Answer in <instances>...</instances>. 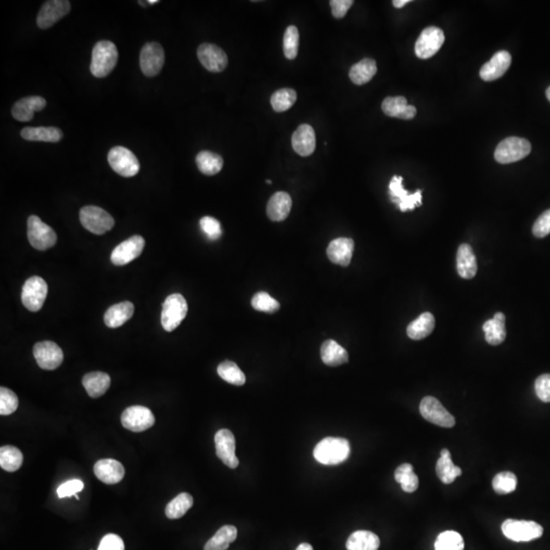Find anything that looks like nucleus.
<instances>
[{
	"label": "nucleus",
	"instance_id": "nucleus-15",
	"mask_svg": "<svg viewBox=\"0 0 550 550\" xmlns=\"http://www.w3.org/2000/svg\"><path fill=\"white\" fill-rule=\"evenodd\" d=\"M389 196L392 201L398 205L401 212L414 210L422 205V193L418 190L416 193L408 194L403 188V177L394 175L389 182Z\"/></svg>",
	"mask_w": 550,
	"mask_h": 550
},
{
	"label": "nucleus",
	"instance_id": "nucleus-19",
	"mask_svg": "<svg viewBox=\"0 0 550 550\" xmlns=\"http://www.w3.org/2000/svg\"><path fill=\"white\" fill-rule=\"evenodd\" d=\"M198 58L203 67L212 73H220L227 67V54L218 45L204 43L198 47Z\"/></svg>",
	"mask_w": 550,
	"mask_h": 550
},
{
	"label": "nucleus",
	"instance_id": "nucleus-57",
	"mask_svg": "<svg viewBox=\"0 0 550 550\" xmlns=\"http://www.w3.org/2000/svg\"><path fill=\"white\" fill-rule=\"evenodd\" d=\"M158 2H159L158 0H149V1H148V4H158Z\"/></svg>",
	"mask_w": 550,
	"mask_h": 550
},
{
	"label": "nucleus",
	"instance_id": "nucleus-56",
	"mask_svg": "<svg viewBox=\"0 0 550 550\" xmlns=\"http://www.w3.org/2000/svg\"><path fill=\"white\" fill-rule=\"evenodd\" d=\"M296 550H313V547L309 543H301Z\"/></svg>",
	"mask_w": 550,
	"mask_h": 550
},
{
	"label": "nucleus",
	"instance_id": "nucleus-12",
	"mask_svg": "<svg viewBox=\"0 0 550 550\" xmlns=\"http://www.w3.org/2000/svg\"><path fill=\"white\" fill-rule=\"evenodd\" d=\"M123 426L133 432H143L155 424V417L149 408L143 406H132L125 408L120 418Z\"/></svg>",
	"mask_w": 550,
	"mask_h": 550
},
{
	"label": "nucleus",
	"instance_id": "nucleus-26",
	"mask_svg": "<svg viewBox=\"0 0 550 550\" xmlns=\"http://www.w3.org/2000/svg\"><path fill=\"white\" fill-rule=\"evenodd\" d=\"M456 269L458 275L465 280H471L477 273V260L473 249L468 244H462L456 254Z\"/></svg>",
	"mask_w": 550,
	"mask_h": 550
},
{
	"label": "nucleus",
	"instance_id": "nucleus-44",
	"mask_svg": "<svg viewBox=\"0 0 550 550\" xmlns=\"http://www.w3.org/2000/svg\"><path fill=\"white\" fill-rule=\"evenodd\" d=\"M462 535L456 531L442 532L435 541V550H464Z\"/></svg>",
	"mask_w": 550,
	"mask_h": 550
},
{
	"label": "nucleus",
	"instance_id": "nucleus-36",
	"mask_svg": "<svg viewBox=\"0 0 550 550\" xmlns=\"http://www.w3.org/2000/svg\"><path fill=\"white\" fill-rule=\"evenodd\" d=\"M376 73H377L376 61L371 58H364L351 68L350 79L355 85H364L371 81Z\"/></svg>",
	"mask_w": 550,
	"mask_h": 550
},
{
	"label": "nucleus",
	"instance_id": "nucleus-5",
	"mask_svg": "<svg viewBox=\"0 0 550 550\" xmlns=\"http://www.w3.org/2000/svg\"><path fill=\"white\" fill-rule=\"evenodd\" d=\"M501 531L508 539L515 542H528L542 536L543 528L533 521L508 519L504 522Z\"/></svg>",
	"mask_w": 550,
	"mask_h": 550
},
{
	"label": "nucleus",
	"instance_id": "nucleus-7",
	"mask_svg": "<svg viewBox=\"0 0 550 550\" xmlns=\"http://www.w3.org/2000/svg\"><path fill=\"white\" fill-rule=\"evenodd\" d=\"M107 159L111 168L122 177H135L140 170V163L134 153L122 146L113 148Z\"/></svg>",
	"mask_w": 550,
	"mask_h": 550
},
{
	"label": "nucleus",
	"instance_id": "nucleus-33",
	"mask_svg": "<svg viewBox=\"0 0 550 550\" xmlns=\"http://www.w3.org/2000/svg\"><path fill=\"white\" fill-rule=\"evenodd\" d=\"M320 354L321 359L327 366H339L349 361L348 351L333 339H328L323 342Z\"/></svg>",
	"mask_w": 550,
	"mask_h": 550
},
{
	"label": "nucleus",
	"instance_id": "nucleus-41",
	"mask_svg": "<svg viewBox=\"0 0 550 550\" xmlns=\"http://www.w3.org/2000/svg\"><path fill=\"white\" fill-rule=\"evenodd\" d=\"M394 479L396 482L401 484L404 492L408 494L416 492L419 486V479L415 474L414 468L411 464H403L399 465L394 472Z\"/></svg>",
	"mask_w": 550,
	"mask_h": 550
},
{
	"label": "nucleus",
	"instance_id": "nucleus-51",
	"mask_svg": "<svg viewBox=\"0 0 550 550\" xmlns=\"http://www.w3.org/2000/svg\"><path fill=\"white\" fill-rule=\"evenodd\" d=\"M534 236L536 237H545L550 234V209L543 212L534 223L532 228Z\"/></svg>",
	"mask_w": 550,
	"mask_h": 550
},
{
	"label": "nucleus",
	"instance_id": "nucleus-25",
	"mask_svg": "<svg viewBox=\"0 0 550 550\" xmlns=\"http://www.w3.org/2000/svg\"><path fill=\"white\" fill-rule=\"evenodd\" d=\"M381 108L387 116L401 120H412L417 114L416 107L408 105L407 99L403 96L385 98Z\"/></svg>",
	"mask_w": 550,
	"mask_h": 550
},
{
	"label": "nucleus",
	"instance_id": "nucleus-45",
	"mask_svg": "<svg viewBox=\"0 0 550 550\" xmlns=\"http://www.w3.org/2000/svg\"><path fill=\"white\" fill-rule=\"evenodd\" d=\"M517 483V476L512 472H501L492 480V487L497 494H508L515 492Z\"/></svg>",
	"mask_w": 550,
	"mask_h": 550
},
{
	"label": "nucleus",
	"instance_id": "nucleus-28",
	"mask_svg": "<svg viewBox=\"0 0 550 550\" xmlns=\"http://www.w3.org/2000/svg\"><path fill=\"white\" fill-rule=\"evenodd\" d=\"M83 387L87 394L93 399L100 398L111 387V376L104 372H90L83 377Z\"/></svg>",
	"mask_w": 550,
	"mask_h": 550
},
{
	"label": "nucleus",
	"instance_id": "nucleus-42",
	"mask_svg": "<svg viewBox=\"0 0 550 550\" xmlns=\"http://www.w3.org/2000/svg\"><path fill=\"white\" fill-rule=\"evenodd\" d=\"M218 373L223 380L230 385H237V387L245 385V374L239 368L236 363L232 362V361H225V362L220 363L218 368Z\"/></svg>",
	"mask_w": 550,
	"mask_h": 550
},
{
	"label": "nucleus",
	"instance_id": "nucleus-43",
	"mask_svg": "<svg viewBox=\"0 0 550 550\" xmlns=\"http://www.w3.org/2000/svg\"><path fill=\"white\" fill-rule=\"evenodd\" d=\"M296 101V92L294 89L284 88L276 91L271 96V106L276 113L289 111Z\"/></svg>",
	"mask_w": 550,
	"mask_h": 550
},
{
	"label": "nucleus",
	"instance_id": "nucleus-53",
	"mask_svg": "<svg viewBox=\"0 0 550 550\" xmlns=\"http://www.w3.org/2000/svg\"><path fill=\"white\" fill-rule=\"evenodd\" d=\"M97 550H125V543L115 534H107L101 541Z\"/></svg>",
	"mask_w": 550,
	"mask_h": 550
},
{
	"label": "nucleus",
	"instance_id": "nucleus-22",
	"mask_svg": "<svg viewBox=\"0 0 550 550\" xmlns=\"http://www.w3.org/2000/svg\"><path fill=\"white\" fill-rule=\"evenodd\" d=\"M46 106V100L40 96H30L15 102L11 108V114L19 122L32 120L36 111H41Z\"/></svg>",
	"mask_w": 550,
	"mask_h": 550
},
{
	"label": "nucleus",
	"instance_id": "nucleus-37",
	"mask_svg": "<svg viewBox=\"0 0 550 550\" xmlns=\"http://www.w3.org/2000/svg\"><path fill=\"white\" fill-rule=\"evenodd\" d=\"M237 530L232 525L221 527L211 539L207 541L204 550H227L230 543L237 539Z\"/></svg>",
	"mask_w": 550,
	"mask_h": 550
},
{
	"label": "nucleus",
	"instance_id": "nucleus-17",
	"mask_svg": "<svg viewBox=\"0 0 550 550\" xmlns=\"http://www.w3.org/2000/svg\"><path fill=\"white\" fill-rule=\"evenodd\" d=\"M144 247H145V239L143 237H131L120 243L118 247L114 248L111 253V262L116 266L129 264L142 254Z\"/></svg>",
	"mask_w": 550,
	"mask_h": 550
},
{
	"label": "nucleus",
	"instance_id": "nucleus-30",
	"mask_svg": "<svg viewBox=\"0 0 550 550\" xmlns=\"http://www.w3.org/2000/svg\"><path fill=\"white\" fill-rule=\"evenodd\" d=\"M506 316L501 312L494 315V318L486 321L483 325L485 339L492 346H499L506 339Z\"/></svg>",
	"mask_w": 550,
	"mask_h": 550
},
{
	"label": "nucleus",
	"instance_id": "nucleus-35",
	"mask_svg": "<svg viewBox=\"0 0 550 550\" xmlns=\"http://www.w3.org/2000/svg\"><path fill=\"white\" fill-rule=\"evenodd\" d=\"M437 474L438 478L444 484L453 483L456 477L462 475L461 468L454 465L451 453L447 449H442L440 453V458L437 464Z\"/></svg>",
	"mask_w": 550,
	"mask_h": 550
},
{
	"label": "nucleus",
	"instance_id": "nucleus-32",
	"mask_svg": "<svg viewBox=\"0 0 550 550\" xmlns=\"http://www.w3.org/2000/svg\"><path fill=\"white\" fill-rule=\"evenodd\" d=\"M380 546V537L370 531L354 532L346 541V549L348 550H378Z\"/></svg>",
	"mask_w": 550,
	"mask_h": 550
},
{
	"label": "nucleus",
	"instance_id": "nucleus-38",
	"mask_svg": "<svg viewBox=\"0 0 550 550\" xmlns=\"http://www.w3.org/2000/svg\"><path fill=\"white\" fill-rule=\"evenodd\" d=\"M196 163L203 175H214L223 170V159L216 153L201 151L196 157Z\"/></svg>",
	"mask_w": 550,
	"mask_h": 550
},
{
	"label": "nucleus",
	"instance_id": "nucleus-11",
	"mask_svg": "<svg viewBox=\"0 0 550 550\" xmlns=\"http://www.w3.org/2000/svg\"><path fill=\"white\" fill-rule=\"evenodd\" d=\"M444 31L437 27H428L420 34L415 44V54L421 59H428L435 56L444 45Z\"/></svg>",
	"mask_w": 550,
	"mask_h": 550
},
{
	"label": "nucleus",
	"instance_id": "nucleus-52",
	"mask_svg": "<svg viewBox=\"0 0 550 550\" xmlns=\"http://www.w3.org/2000/svg\"><path fill=\"white\" fill-rule=\"evenodd\" d=\"M535 392L538 398L544 403L550 401V374H543L536 380Z\"/></svg>",
	"mask_w": 550,
	"mask_h": 550
},
{
	"label": "nucleus",
	"instance_id": "nucleus-47",
	"mask_svg": "<svg viewBox=\"0 0 550 550\" xmlns=\"http://www.w3.org/2000/svg\"><path fill=\"white\" fill-rule=\"evenodd\" d=\"M299 42H300L299 30L296 26L287 27L284 36V52L287 59L293 61L298 56Z\"/></svg>",
	"mask_w": 550,
	"mask_h": 550
},
{
	"label": "nucleus",
	"instance_id": "nucleus-50",
	"mask_svg": "<svg viewBox=\"0 0 550 550\" xmlns=\"http://www.w3.org/2000/svg\"><path fill=\"white\" fill-rule=\"evenodd\" d=\"M84 489V483L79 479H73V480L67 481V482L61 484L58 488H57V495L59 499H65V497H70L73 495H77L79 492H81Z\"/></svg>",
	"mask_w": 550,
	"mask_h": 550
},
{
	"label": "nucleus",
	"instance_id": "nucleus-31",
	"mask_svg": "<svg viewBox=\"0 0 550 550\" xmlns=\"http://www.w3.org/2000/svg\"><path fill=\"white\" fill-rule=\"evenodd\" d=\"M20 136L28 141L57 143L63 139V134L61 130L54 127H29L20 132Z\"/></svg>",
	"mask_w": 550,
	"mask_h": 550
},
{
	"label": "nucleus",
	"instance_id": "nucleus-46",
	"mask_svg": "<svg viewBox=\"0 0 550 550\" xmlns=\"http://www.w3.org/2000/svg\"><path fill=\"white\" fill-rule=\"evenodd\" d=\"M252 306L257 311L270 314L275 313L280 308V303L265 292H260L253 296Z\"/></svg>",
	"mask_w": 550,
	"mask_h": 550
},
{
	"label": "nucleus",
	"instance_id": "nucleus-20",
	"mask_svg": "<svg viewBox=\"0 0 550 550\" xmlns=\"http://www.w3.org/2000/svg\"><path fill=\"white\" fill-rule=\"evenodd\" d=\"M512 56L508 51L496 52L489 61L485 63L480 70V77L486 82L495 81L506 74L511 67Z\"/></svg>",
	"mask_w": 550,
	"mask_h": 550
},
{
	"label": "nucleus",
	"instance_id": "nucleus-4",
	"mask_svg": "<svg viewBox=\"0 0 550 550\" xmlns=\"http://www.w3.org/2000/svg\"><path fill=\"white\" fill-rule=\"evenodd\" d=\"M531 149V144L526 139L508 137L497 146L494 152V158L499 163H513L528 156Z\"/></svg>",
	"mask_w": 550,
	"mask_h": 550
},
{
	"label": "nucleus",
	"instance_id": "nucleus-2",
	"mask_svg": "<svg viewBox=\"0 0 550 550\" xmlns=\"http://www.w3.org/2000/svg\"><path fill=\"white\" fill-rule=\"evenodd\" d=\"M118 52L111 41H99L92 51L90 70L96 77L108 76L118 63Z\"/></svg>",
	"mask_w": 550,
	"mask_h": 550
},
{
	"label": "nucleus",
	"instance_id": "nucleus-40",
	"mask_svg": "<svg viewBox=\"0 0 550 550\" xmlns=\"http://www.w3.org/2000/svg\"><path fill=\"white\" fill-rule=\"evenodd\" d=\"M23 454L18 447L2 446L0 449V467L6 472H15L22 467Z\"/></svg>",
	"mask_w": 550,
	"mask_h": 550
},
{
	"label": "nucleus",
	"instance_id": "nucleus-58",
	"mask_svg": "<svg viewBox=\"0 0 550 550\" xmlns=\"http://www.w3.org/2000/svg\"><path fill=\"white\" fill-rule=\"evenodd\" d=\"M546 97L550 101V87H549V89L546 90Z\"/></svg>",
	"mask_w": 550,
	"mask_h": 550
},
{
	"label": "nucleus",
	"instance_id": "nucleus-23",
	"mask_svg": "<svg viewBox=\"0 0 550 550\" xmlns=\"http://www.w3.org/2000/svg\"><path fill=\"white\" fill-rule=\"evenodd\" d=\"M355 244L348 237H339L330 242L327 248V257L332 263L341 266H349L353 257Z\"/></svg>",
	"mask_w": 550,
	"mask_h": 550
},
{
	"label": "nucleus",
	"instance_id": "nucleus-13",
	"mask_svg": "<svg viewBox=\"0 0 550 550\" xmlns=\"http://www.w3.org/2000/svg\"><path fill=\"white\" fill-rule=\"evenodd\" d=\"M165 54L159 43L149 42L144 45L140 54L141 70L146 77H155L163 68Z\"/></svg>",
	"mask_w": 550,
	"mask_h": 550
},
{
	"label": "nucleus",
	"instance_id": "nucleus-54",
	"mask_svg": "<svg viewBox=\"0 0 550 550\" xmlns=\"http://www.w3.org/2000/svg\"><path fill=\"white\" fill-rule=\"evenodd\" d=\"M353 4V0H332L330 6H332L333 17L342 19L346 15Z\"/></svg>",
	"mask_w": 550,
	"mask_h": 550
},
{
	"label": "nucleus",
	"instance_id": "nucleus-16",
	"mask_svg": "<svg viewBox=\"0 0 550 550\" xmlns=\"http://www.w3.org/2000/svg\"><path fill=\"white\" fill-rule=\"evenodd\" d=\"M214 442H215L216 456H218L219 460L230 469H236L239 462L236 456V439L232 431L228 429H221L216 432Z\"/></svg>",
	"mask_w": 550,
	"mask_h": 550
},
{
	"label": "nucleus",
	"instance_id": "nucleus-55",
	"mask_svg": "<svg viewBox=\"0 0 550 550\" xmlns=\"http://www.w3.org/2000/svg\"><path fill=\"white\" fill-rule=\"evenodd\" d=\"M408 2H411V0H394V1H392V4H394V8H401Z\"/></svg>",
	"mask_w": 550,
	"mask_h": 550
},
{
	"label": "nucleus",
	"instance_id": "nucleus-9",
	"mask_svg": "<svg viewBox=\"0 0 550 550\" xmlns=\"http://www.w3.org/2000/svg\"><path fill=\"white\" fill-rule=\"evenodd\" d=\"M48 293L46 282L40 276L26 280L22 291V302L31 312H37L44 305Z\"/></svg>",
	"mask_w": 550,
	"mask_h": 550
},
{
	"label": "nucleus",
	"instance_id": "nucleus-24",
	"mask_svg": "<svg viewBox=\"0 0 550 550\" xmlns=\"http://www.w3.org/2000/svg\"><path fill=\"white\" fill-rule=\"evenodd\" d=\"M292 146L301 156H310L316 148V136L310 125H301L292 137Z\"/></svg>",
	"mask_w": 550,
	"mask_h": 550
},
{
	"label": "nucleus",
	"instance_id": "nucleus-6",
	"mask_svg": "<svg viewBox=\"0 0 550 550\" xmlns=\"http://www.w3.org/2000/svg\"><path fill=\"white\" fill-rule=\"evenodd\" d=\"M80 221L87 230L95 235H104L114 225L113 216L97 206L83 207L80 211Z\"/></svg>",
	"mask_w": 550,
	"mask_h": 550
},
{
	"label": "nucleus",
	"instance_id": "nucleus-48",
	"mask_svg": "<svg viewBox=\"0 0 550 550\" xmlns=\"http://www.w3.org/2000/svg\"><path fill=\"white\" fill-rule=\"evenodd\" d=\"M19 407V399L13 390L1 387L0 389V415L8 416L17 411Z\"/></svg>",
	"mask_w": 550,
	"mask_h": 550
},
{
	"label": "nucleus",
	"instance_id": "nucleus-49",
	"mask_svg": "<svg viewBox=\"0 0 550 550\" xmlns=\"http://www.w3.org/2000/svg\"><path fill=\"white\" fill-rule=\"evenodd\" d=\"M200 227L211 241H216L223 235L220 223L211 216H204L200 220Z\"/></svg>",
	"mask_w": 550,
	"mask_h": 550
},
{
	"label": "nucleus",
	"instance_id": "nucleus-1",
	"mask_svg": "<svg viewBox=\"0 0 550 550\" xmlns=\"http://www.w3.org/2000/svg\"><path fill=\"white\" fill-rule=\"evenodd\" d=\"M350 442L344 438L326 437L315 446V460L325 465L342 464L350 456Z\"/></svg>",
	"mask_w": 550,
	"mask_h": 550
},
{
	"label": "nucleus",
	"instance_id": "nucleus-8",
	"mask_svg": "<svg viewBox=\"0 0 550 550\" xmlns=\"http://www.w3.org/2000/svg\"><path fill=\"white\" fill-rule=\"evenodd\" d=\"M28 239L32 247L45 251L56 245L57 236L38 216L31 215L28 218Z\"/></svg>",
	"mask_w": 550,
	"mask_h": 550
},
{
	"label": "nucleus",
	"instance_id": "nucleus-27",
	"mask_svg": "<svg viewBox=\"0 0 550 550\" xmlns=\"http://www.w3.org/2000/svg\"><path fill=\"white\" fill-rule=\"evenodd\" d=\"M291 196L285 192H277L268 201L267 204V215L273 221H282L289 216L291 212Z\"/></svg>",
	"mask_w": 550,
	"mask_h": 550
},
{
	"label": "nucleus",
	"instance_id": "nucleus-39",
	"mask_svg": "<svg viewBox=\"0 0 550 550\" xmlns=\"http://www.w3.org/2000/svg\"><path fill=\"white\" fill-rule=\"evenodd\" d=\"M194 499L191 494L182 492L175 496L165 508V515L168 519L177 520L184 517L193 506Z\"/></svg>",
	"mask_w": 550,
	"mask_h": 550
},
{
	"label": "nucleus",
	"instance_id": "nucleus-14",
	"mask_svg": "<svg viewBox=\"0 0 550 550\" xmlns=\"http://www.w3.org/2000/svg\"><path fill=\"white\" fill-rule=\"evenodd\" d=\"M33 354L39 367L44 370H56L63 361V350L54 342H37L34 346Z\"/></svg>",
	"mask_w": 550,
	"mask_h": 550
},
{
	"label": "nucleus",
	"instance_id": "nucleus-3",
	"mask_svg": "<svg viewBox=\"0 0 550 550\" xmlns=\"http://www.w3.org/2000/svg\"><path fill=\"white\" fill-rule=\"evenodd\" d=\"M188 313V304L186 299L180 294L168 296L162 305L161 324L164 330L173 332Z\"/></svg>",
	"mask_w": 550,
	"mask_h": 550
},
{
	"label": "nucleus",
	"instance_id": "nucleus-21",
	"mask_svg": "<svg viewBox=\"0 0 550 550\" xmlns=\"http://www.w3.org/2000/svg\"><path fill=\"white\" fill-rule=\"evenodd\" d=\"M124 465L113 458H104L94 465V474L101 482L116 484L120 482L125 477Z\"/></svg>",
	"mask_w": 550,
	"mask_h": 550
},
{
	"label": "nucleus",
	"instance_id": "nucleus-34",
	"mask_svg": "<svg viewBox=\"0 0 550 550\" xmlns=\"http://www.w3.org/2000/svg\"><path fill=\"white\" fill-rule=\"evenodd\" d=\"M435 327V318L429 312L420 315L416 320L413 321L408 326L407 333L410 339L414 341L425 339Z\"/></svg>",
	"mask_w": 550,
	"mask_h": 550
},
{
	"label": "nucleus",
	"instance_id": "nucleus-29",
	"mask_svg": "<svg viewBox=\"0 0 550 550\" xmlns=\"http://www.w3.org/2000/svg\"><path fill=\"white\" fill-rule=\"evenodd\" d=\"M134 304L123 302L111 306L104 315V323L108 327L116 328L124 325L134 315Z\"/></svg>",
	"mask_w": 550,
	"mask_h": 550
},
{
	"label": "nucleus",
	"instance_id": "nucleus-18",
	"mask_svg": "<svg viewBox=\"0 0 550 550\" xmlns=\"http://www.w3.org/2000/svg\"><path fill=\"white\" fill-rule=\"evenodd\" d=\"M70 11V1L50 0L45 2L39 11L37 25L40 29H48L68 15Z\"/></svg>",
	"mask_w": 550,
	"mask_h": 550
},
{
	"label": "nucleus",
	"instance_id": "nucleus-10",
	"mask_svg": "<svg viewBox=\"0 0 550 550\" xmlns=\"http://www.w3.org/2000/svg\"><path fill=\"white\" fill-rule=\"evenodd\" d=\"M420 413L424 419L435 425L444 428H451L456 425V420L453 415L447 412L442 404L433 396H425L422 399L420 404Z\"/></svg>",
	"mask_w": 550,
	"mask_h": 550
}]
</instances>
